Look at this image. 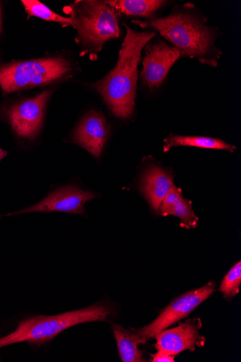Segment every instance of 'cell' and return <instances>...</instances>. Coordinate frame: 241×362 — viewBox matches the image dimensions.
<instances>
[{
  "instance_id": "6da1fadb",
  "label": "cell",
  "mask_w": 241,
  "mask_h": 362,
  "mask_svg": "<svg viewBox=\"0 0 241 362\" xmlns=\"http://www.w3.org/2000/svg\"><path fill=\"white\" fill-rule=\"evenodd\" d=\"M208 18L195 7L187 4L175 7L163 18L133 20L132 23L143 29H152L178 49L181 58L188 57L202 64L216 68L223 52L216 45L219 29L206 25Z\"/></svg>"
},
{
  "instance_id": "7a4b0ae2",
  "label": "cell",
  "mask_w": 241,
  "mask_h": 362,
  "mask_svg": "<svg viewBox=\"0 0 241 362\" xmlns=\"http://www.w3.org/2000/svg\"><path fill=\"white\" fill-rule=\"evenodd\" d=\"M127 35L115 68L105 78L92 83L112 112L121 119H128L134 111L139 66L146 45L155 38V30L136 31L124 24Z\"/></svg>"
},
{
  "instance_id": "3957f363",
  "label": "cell",
  "mask_w": 241,
  "mask_h": 362,
  "mask_svg": "<svg viewBox=\"0 0 241 362\" xmlns=\"http://www.w3.org/2000/svg\"><path fill=\"white\" fill-rule=\"evenodd\" d=\"M115 313L110 304L99 303L57 315L31 317L20 321L13 332L0 338V349L22 342L41 346L51 341L68 328L86 322L105 321Z\"/></svg>"
},
{
  "instance_id": "277c9868",
  "label": "cell",
  "mask_w": 241,
  "mask_h": 362,
  "mask_svg": "<svg viewBox=\"0 0 241 362\" xmlns=\"http://www.w3.org/2000/svg\"><path fill=\"white\" fill-rule=\"evenodd\" d=\"M78 42L93 56L108 41L120 37L119 13L105 1L79 0L66 8Z\"/></svg>"
},
{
  "instance_id": "5b68a950",
  "label": "cell",
  "mask_w": 241,
  "mask_h": 362,
  "mask_svg": "<svg viewBox=\"0 0 241 362\" xmlns=\"http://www.w3.org/2000/svg\"><path fill=\"white\" fill-rule=\"evenodd\" d=\"M71 71V63L60 57L13 61L0 65V86L5 93L25 90L48 84Z\"/></svg>"
},
{
  "instance_id": "8992f818",
  "label": "cell",
  "mask_w": 241,
  "mask_h": 362,
  "mask_svg": "<svg viewBox=\"0 0 241 362\" xmlns=\"http://www.w3.org/2000/svg\"><path fill=\"white\" fill-rule=\"evenodd\" d=\"M215 290L216 284L209 282L199 288L182 294L171 302L154 321L140 329H136L135 332L146 341L154 338L165 329L187 317L208 300Z\"/></svg>"
},
{
  "instance_id": "52a82bcc",
  "label": "cell",
  "mask_w": 241,
  "mask_h": 362,
  "mask_svg": "<svg viewBox=\"0 0 241 362\" xmlns=\"http://www.w3.org/2000/svg\"><path fill=\"white\" fill-rule=\"evenodd\" d=\"M145 49L140 79L145 88L153 91L166 81L171 68L181 59V53L161 39L152 40Z\"/></svg>"
},
{
  "instance_id": "ba28073f",
  "label": "cell",
  "mask_w": 241,
  "mask_h": 362,
  "mask_svg": "<svg viewBox=\"0 0 241 362\" xmlns=\"http://www.w3.org/2000/svg\"><path fill=\"white\" fill-rule=\"evenodd\" d=\"M51 95L52 90H45L37 96L19 102L8 109V118L18 136L28 139L37 136Z\"/></svg>"
},
{
  "instance_id": "9c48e42d",
  "label": "cell",
  "mask_w": 241,
  "mask_h": 362,
  "mask_svg": "<svg viewBox=\"0 0 241 362\" xmlns=\"http://www.w3.org/2000/svg\"><path fill=\"white\" fill-rule=\"evenodd\" d=\"M96 195L76 186H65L51 192L44 200L28 209L11 213L8 216H16L30 213L63 212L85 214V205L95 199Z\"/></svg>"
},
{
  "instance_id": "30bf717a",
  "label": "cell",
  "mask_w": 241,
  "mask_h": 362,
  "mask_svg": "<svg viewBox=\"0 0 241 362\" xmlns=\"http://www.w3.org/2000/svg\"><path fill=\"white\" fill-rule=\"evenodd\" d=\"M202 324L200 319H189L180 326L162 331L154 338L158 351L178 355L182 351H194L204 345L205 338L200 335Z\"/></svg>"
},
{
  "instance_id": "8fae6325",
  "label": "cell",
  "mask_w": 241,
  "mask_h": 362,
  "mask_svg": "<svg viewBox=\"0 0 241 362\" xmlns=\"http://www.w3.org/2000/svg\"><path fill=\"white\" fill-rule=\"evenodd\" d=\"M110 126L106 118L99 112L92 110L80 122L74 138L75 144L99 158L107 143Z\"/></svg>"
},
{
  "instance_id": "7c38bea8",
  "label": "cell",
  "mask_w": 241,
  "mask_h": 362,
  "mask_svg": "<svg viewBox=\"0 0 241 362\" xmlns=\"http://www.w3.org/2000/svg\"><path fill=\"white\" fill-rule=\"evenodd\" d=\"M174 186V179L167 171L152 165L142 177L141 190L151 208L159 212L165 197Z\"/></svg>"
},
{
  "instance_id": "4fadbf2b",
  "label": "cell",
  "mask_w": 241,
  "mask_h": 362,
  "mask_svg": "<svg viewBox=\"0 0 241 362\" xmlns=\"http://www.w3.org/2000/svg\"><path fill=\"white\" fill-rule=\"evenodd\" d=\"M159 212L163 216H175L180 218L187 228H195L198 217L194 214L192 202L185 199L182 190L174 186L163 201Z\"/></svg>"
},
{
  "instance_id": "5bb4252c",
  "label": "cell",
  "mask_w": 241,
  "mask_h": 362,
  "mask_svg": "<svg viewBox=\"0 0 241 362\" xmlns=\"http://www.w3.org/2000/svg\"><path fill=\"white\" fill-rule=\"evenodd\" d=\"M105 2L119 14L146 20L155 18L157 13L168 4L163 0H110Z\"/></svg>"
},
{
  "instance_id": "9a60e30c",
  "label": "cell",
  "mask_w": 241,
  "mask_h": 362,
  "mask_svg": "<svg viewBox=\"0 0 241 362\" xmlns=\"http://www.w3.org/2000/svg\"><path fill=\"white\" fill-rule=\"evenodd\" d=\"M113 333L117 344L120 358L123 362H143L146 359L139 345L147 341L136 332H131L122 325H112Z\"/></svg>"
},
{
  "instance_id": "2e32d148",
  "label": "cell",
  "mask_w": 241,
  "mask_h": 362,
  "mask_svg": "<svg viewBox=\"0 0 241 362\" xmlns=\"http://www.w3.org/2000/svg\"><path fill=\"white\" fill-rule=\"evenodd\" d=\"M187 146L200 148L225 150L233 153L235 146L223 140L203 136H182L171 134L164 140L163 151L167 152L172 148Z\"/></svg>"
},
{
  "instance_id": "e0dca14e",
  "label": "cell",
  "mask_w": 241,
  "mask_h": 362,
  "mask_svg": "<svg viewBox=\"0 0 241 362\" xmlns=\"http://www.w3.org/2000/svg\"><path fill=\"white\" fill-rule=\"evenodd\" d=\"M28 17H37L41 19L59 23L65 25H71V20L57 14L37 0H22Z\"/></svg>"
},
{
  "instance_id": "ac0fdd59",
  "label": "cell",
  "mask_w": 241,
  "mask_h": 362,
  "mask_svg": "<svg viewBox=\"0 0 241 362\" xmlns=\"http://www.w3.org/2000/svg\"><path fill=\"white\" fill-rule=\"evenodd\" d=\"M241 284V262L235 263L224 277L220 291L228 299H232L239 293Z\"/></svg>"
},
{
  "instance_id": "d6986e66",
  "label": "cell",
  "mask_w": 241,
  "mask_h": 362,
  "mask_svg": "<svg viewBox=\"0 0 241 362\" xmlns=\"http://www.w3.org/2000/svg\"><path fill=\"white\" fill-rule=\"evenodd\" d=\"M175 355L170 354L163 351H158L156 354L152 355V361L153 362H175Z\"/></svg>"
},
{
  "instance_id": "ffe728a7",
  "label": "cell",
  "mask_w": 241,
  "mask_h": 362,
  "mask_svg": "<svg viewBox=\"0 0 241 362\" xmlns=\"http://www.w3.org/2000/svg\"><path fill=\"white\" fill-rule=\"evenodd\" d=\"M8 152L2 148H0V161H1L6 156H7Z\"/></svg>"
},
{
  "instance_id": "44dd1931",
  "label": "cell",
  "mask_w": 241,
  "mask_h": 362,
  "mask_svg": "<svg viewBox=\"0 0 241 362\" xmlns=\"http://www.w3.org/2000/svg\"><path fill=\"white\" fill-rule=\"evenodd\" d=\"M2 32V9L1 6H0V34Z\"/></svg>"
},
{
  "instance_id": "7402d4cb",
  "label": "cell",
  "mask_w": 241,
  "mask_h": 362,
  "mask_svg": "<svg viewBox=\"0 0 241 362\" xmlns=\"http://www.w3.org/2000/svg\"><path fill=\"white\" fill-rule=\"evenodd\" d=\"M0 217H1V216H0Z\"/></svg>"
}]
</instances>
